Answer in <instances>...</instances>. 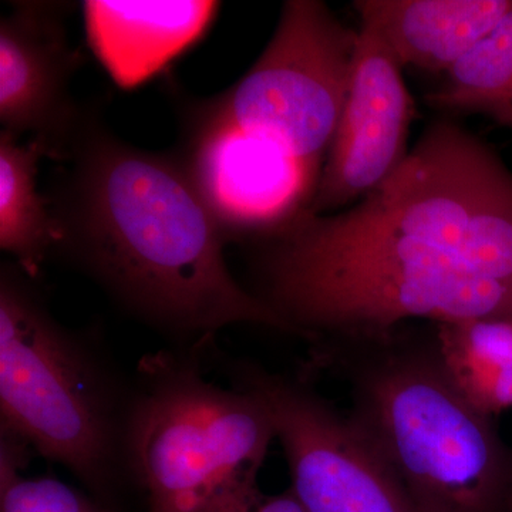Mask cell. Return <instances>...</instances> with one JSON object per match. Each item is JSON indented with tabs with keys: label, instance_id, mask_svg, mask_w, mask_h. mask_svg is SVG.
<instances>
[{
	"label": "cell",
	"instance_id": "7",
	"mask_svg": "<svg viewBox=\"0 0 512 512\" xmlns=\"http://www.w3.org/2000/svg\"><path fill=\"white\" fill-rule=\"evenodd\" d=\"M232 384L262 400L284 447L292 487L306 512H417L349 414L302 379L248 360L229 365Z\"/></svg>",
	"mask_w": 512,
	"mask_h": 512
},
{
	"label": "cell",
	"instance_id": "8",
	"mask_svg": "<svg viewBox=\"0 0 512 512\" xmlns=\"http://www.w3.org/2000/svg\"><path fill=\"white\" fill-rule=\"evenodd\" d=\"M175 153L225 242L258 244L309 211L322 167L241 128L183 107Z\"/></svg>",
	"mask_w": 512,
	"mask_h": 512
},
{
	"label": "cell",
	"instance_id": "16",
	"mask_svg": "<svg viewBox=\"0 0 512 512\" xmlns=\"http://www.w3.org/2000/svg\"><path fill=\"white\" fill-rule=\"evenodd\" d=\"M32 450L0 433V512H116L53 477H25Z\"/></svg>",
	"mask_w": 512,
	"mask_h": 512
},
{
	"label": "cell",
	"instance_id": "13",
	"mask_svg": "<svg viewBox=\"0 0 512 512\" xmlns=\"http://www.w3.org/2000/svg\"><path fill=\"white\" fill-rule=\"evenodd\" d=\"M35 141L0 131V248L29 278L52 258L56 228L45 194L37 188L40 158Z\"/></svg>",
	"mask_w": 512,
	"mask_h": 512
},
{
	"label": "cell",
	"instance_id": "1",
	"mask_svg": "<svg viewBox=\"0 0 512 512\" xmlns=\"http://www.w3.org/2000/svg\"><path fill=\"white\" fill-rule=\"evenodd\" d=\"M254 245L255 295L316 346L413 319L512 320V171L451 120L348 211L303 212Z\"/></svg>",
	"mask_w": 512,
	"mask_h": 512
},
{
	"label": "cell",
	"instance_id": "6",
	"mask_svg": "<svg viewBox=\"0 0 512 512\" xmlns=\"http://www.w3.org/2000/svg\"><path fill=\"white\" fill-rule=\"evenodd\" d=\"M359 30L319 0H288L264 52L234 86L194 101L202 113L325 163L348 97Z\"/></svg>",
	"mask_w": 512,
	"mask_h": 512
},
{
	"label": "cell",
	"instance_id": "10",
	"mask_svg": "<svg viewBox=\"0 0 512 512\" xmlns=\"http://www.w3.org/2000/svg\"><path fill=\"white\" fill-rule=\"evenodd\" d=\"M67 9L62 2H18L0 20V123L16 137L30 134L56 161L89 110L70 93L82 57L67 37Z\"/></svg>",
	"mask_w": 512,
	"mask_h": 512
},
{
	"label": "cell",
	"instance_id": "3",
	"mask_svg": "<svg viewBox=\"0 0 512 512\" xmlns=\"http://www.w3.org/2000/svg\"><path fill=\"white\" fill-rule=\"evenodd\" d=\"M313 363L345 375L350 419L417 512H512V450L450 379L434 333L328 343Z\"/></svg>",
	"mask_w": 512,
	"mask_h": 512
},
{
	"label": "cell",
	"instance_id": "12",
	"mask_svg": "<svg viewBox=\"0 0 512 512\" xmlns=\"http://www.w3.org/2000/svg\"><path fill=\"white\" fill-rule=\"evenodd\" d=\"M355 9L402 67L446 73L500 25L512 0H357Z\"/></svg>",
	"mask_w": 512,
	"mask_h": 512
},
{
	"label": "cell",
	"instance_id": "11",
	"mask_svg": "<svg viewBox=\"0 0 512 512\" xmlns=\"http://www.w3.org/2000/svg\"><path fill=\"white\" fill-rule=\"evenodd\" d=\"M220 3L83 2L87 43L117 86L136 89L163 72L210 29Z\"/></svg>",
	"mask_w": 512,
	"mask_h": 512
},
{
	"label": "cell",
	"instance_id": "14",
	"mask_svg": "<svg viewBox=\"0 0 512 512\" xmlns=\"http://www.w3.org/2000/svg\"><path fill=\"white\" fill-rule=\"evenodd\" d=\"M434 335L448 376L468 402L493 419L512 409V320L443 323Z\"/></svg>",
	"mask_w": 512,
	"mask_h": 512
},
{
	"label": "cell",
	"instance_id": "15",
	"mask_svg": "<svg viewBox=\"0 0 512 512\" xmlns=\"http://www.w3.org/2000/svg\"><path fill=\"white\" fill-rule=\"evenodd\" d=\"M436 110L483 114L512 130V10L500 25L448 69L426 96Z\"/></svg>",
	"mask_w": 512,
	"mask_h": 512
},
{
	"label": "cell",
	"instance_id": "2",
	"mask_svg": "<svg viewBox=\"0 0 512 512\" xmlns=\"http://www.w3.org/2000/svg\"><path fill=\"white\" fill-rule=\"evenodd\" d=\"M59 163L45 192L52 256L124 311L184 345L201 346L239 323L291 333L232 276L227 242L177 153L131 146L92 109Z\"/></svg>",
	"mask_w": 512,
	"mask_h": 512
},
{
	"label": "cell",
	"instance_id": "9",
	"mask_svg": "<svg viewBox=\"0 0 512 512\" xmlns=\"http://www.w3.org/2000/svg\"><path fill=\"white\" fill-rule=\"evenodd\" d=\"M402 64L375 30L360 25L348 97L309 212L356 204L403 163L413 100Z\"/></svg>",
	"mask_w": 512,
	"mask_h": 512
},
{
	"label": "cell",
	"instance_id": "17",
	"mask_svg": "<svg viewBox=\"0 0 512 512\" xmlns=\"http://www.w3.org/2000/svg\"><path fill=\"white\" fill-rule=\"evenodd\" d=\"M229 512H306L291 490L274 497H259L251 503L239 505Z\"/></svg>",
	"mask_w": 512,
	"mask_h": 512
},
{
	"label": "cell",
	"instance_id": "4",
	"mask_svg": "<svg viewBox=\"0 0 512 512\" xmlns=\"http://www.w3.org/2000/svg\"><path fill=\"white\" fill-rule=\"evenodd\" d=\"M15 262L0 269V433L66 467L109 505L128 478L126 389L83 336L57 322Z\"/></svg>",
	"mask_w": 512,
	"mask_h": 512
},
{
	"label": "cell",
	"instance_id": "5",
	"mask_svg": "<svg viewBox=\"0 0 512 512\" xmlns=\"http://www.w3.org/2000/svg\"><path fill=\"white\" fill-rule=\"evenodd\" d=\"M131 387L127 471L148 512H229L262 497L276 431L256 394L210 382L197 360L173 352L141 359Z\"/></svg>",
	"mask_w": 512,
	"mask_h": 512
}]
</instances>
